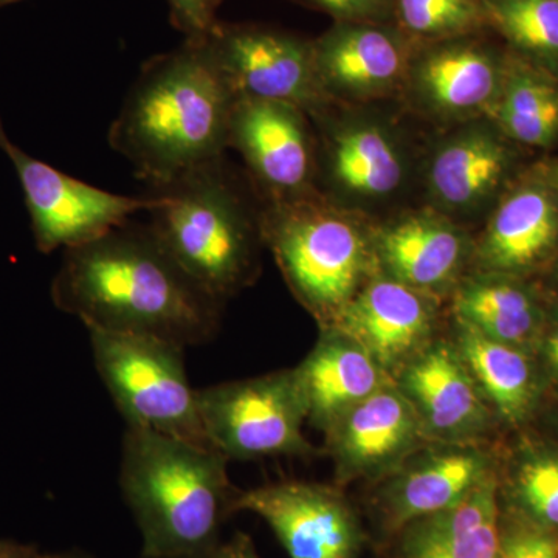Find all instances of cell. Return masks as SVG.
<instances>
[{"instance_id": "1", "label": "cell", "mask_w": 558, "mask_h": 558, "mask_svg": "<svg viewBox=\"0 0 558 558\" xmlns=\"http://www.w3.org/2000/svg\"><path fill=\"white\" fill-rule=\"evenodd\" d=\"M51 300L87 330L154 337L185 349L218 333L222 311V303L183 271L149 226L131 220L65 250Z\"/></svg>"}, {"instance_id": "2", "label": "cell", "mask_w": 558, "mask_h": 558, "mask_svg": "<svg viewBox=\"0 0 558 558\" xmlns=\"http://www.w3.org/2000/svg\"><path fill=\"white\" fill-rule=\"evenodd\" d=\"M234 101L204 47L185 40L143 64L110 126L109 145L157 189L222 159Z\"/></svg>"}, {"instance_id": "3", "label": "cell", "mask_w": 558, "mask_h": 558, "mask_svg": "<svg viewBox=\"0 0 558 558\" xmlns=\"http://www.w3.org/2000/svg\"><path fill=\"white\" fill-rule=\"evenodd\" d=\"M229 459L153 429L126 427L120 487L143 537L145 558H207L234 512Z\"/></svg>"}, {"instance_id": "4", "label": "cell", "mask_w": 558, "mask_h": 558, "mask_svg": "<svg viewBox=\"0 0 558 558\" xmlns=\"http://www.w3.org/2000/svg\"><path fill=\"white\" fill-rule=\"evenodd\" d=\"M154 194L160 202L149 211V229L199 288L223 303L252 282L263 230L253 223L223 157Z\"/></svg>"}, {"instance_id": "5", "label": "cell", "mask_w": 558, "mask_h": 558, "mask_svg": "<svg viewBox=\"0 0 558 558\" xmlns=\"http://www.w3.org/2000/svg\"><path fill=\"white\" fill-rule=\"evenodd\" d=\"M260 230L293 295L319 328L332 325L360 289L379 274L374 238L310 194L271 202Z\"/></svg>"}, {"instance_id": "6", "label": "cell", "mask_w": 558, "mask_h": 558, "mask_svg": "<svg viewBox=\"0 0 558 558\" xmlns=\"http://www.w3.org/2000/svg\"><path fill=\"white\" fill-rule=\"evenodd\" d=\"M95 366L126 427L209 446L185 348L154 337L89 329Z\"/></svg>"}, {"instance_id": "7", "label": "cell", "mask_w": 558, "mask_h": 558, "mask_svg": "<svg viewBox=\"0 0 558 558\" xmlns=\"http://www.w3.org/2000/svg\"><path fill=\"white\" fill-rule=\"evenodd\" d=\"M197 402L209 446L229 461L319 453L304 436L306 403L295 368L197 389Z\"/></svg>"}, {"instance_id": "8", "label": "cell", "mask_w": 558, "mask_h": 558, "mask_svg": "<svg viewBox=\"0 0 558 558\" xmlns=\"http://www.w3.org/2000/svg\"><path fill=\"white\" fill-rule=\"evenodd\" d=\"M0 149L24 190L36 247L44 253L86 244L123 226L138 211H150L159 196H121L70 178L14 145L0 120Z\"/></svg>"}, {"instance_id": "9", "label": "cell", "mask_w": 558, "mask_h": 558, "mask_svg": "<svg viewBox=\"0 0 558 558\" xmlns=\"http://www.w3.org/2000/svg\"><path fill=\"white\" fill-rule=\"evenodd\" d=\"M495 444L428 442L371 486L369 519L385 543L413 523L457 506L497 475Z\"/></svg>"}, {"instance_id": "10", "label": "cell", "mask_w": 558, "mask_h": 558, "mask_svg": "<svg viewBox=\"0 0 558 558\" xmlns=\"http://www.w3.org/2000/svg\"><path fill=\"white\" fill-rule=\"evenodd\" d=\"M269 524L289 558H362L366 535L359 510L337 484L284 480L238 492L234 512Z\"/></svg>"}, {"instance_id": "11", "label": "cell", "mask_w": 558, "mask_h": 558, "mask_svg": "<svg viewBox=\"0 0 558 558\" xmlns=\"http://www.w3.org/2000/svg\"><path fill=\"white\" fill-rule=\"evenodd\" d=\"M196 43L207 51L236 98L288 102L303 110L314 108L322 98L312 43L299 36L218 21Z\"/></svg>"}, {"instance_id": "12", "label": "cell", "mask_w": 558, "mask_h": 558, "mask_svg": "<svg viewBox=\"0 0 558 558\" xmlns=\"http://www.w3.org/2000/svg\"><path fill=\"white\" fill-rule=\"evenodd\" d=\"M428 442L495 444L501 428L450 337H438L395 377Z\"/></svg>"}, {"instance_id": "13", "label": "cell", "mask_w": 558, "mask_h": 558, "mask_svg": "<svg viewBox=\"0 0 558 558\" xmlns=\"http://www.w3.org/2000/svg\"><path fill=\"white\" fill-rule=\"evenodd\" d=\"M428 444L413 407L395 381L343 414L325 433V449L333 465V484L387 478Z\"/></svg>"}, {"instance_id": "14", "label": "cell", "mask_w": 558, "mask_h": 558, "mask_svg": "<svg viewBox=\"0 0 558 558\" xmlns=\"http://www.w3.org/2000/svg\"><path fill=\"white\" fill-rule=\"evenodd\" d=\"M438 303L379 271L330 326L362 344L395 380L403 366L438 339Z\"/></svg>"}, {"instance_id": "15", "label": "cell", "mask_w": 558, "mask_h": 558, "mask_svg": "<svg viewBox=\"0 0 558 558\" xmlns=\"http://www.w3.org/2000/svg\"><path fill=\"white\" fill-rule=\"evenodd\" d=\"M229 148L240 150L271 202L296 199L310 191L314 154L303 109L288 102L236 98Z\"/></svg>"}, {"instance_id": "16", "label": "cell", "mask_w": 558, "mask_h": 558, "mask_svg": "<svg viewBox=\"0 0 558 558\" xmlns=\"http://www.w3.org/2000/svg\"><path fill=\"white\" fill-rule=\"evenodd\" d=\"M476 271L529 279L558 263V197L537 174L519 183L488 220L475 247Z\"/></svg>"}, {"instance_id": "17", "label": "cell", "mask_w": 558, "mask_h": 558, "mask_svg": "<svg viewBox=\"0 0 558 558\" xmlns=\"http://www.w3.org/2000/svg\"><path fill=\"white\" fill-rule=\"evenodd\" d=\"M379 271L435 299L451 295L473 258L468 236L436 215H413L374 238Z\"/></svg>"}, {"instance_id": "18", "label": "cell", "mask_w": 558, "mask_h": 558, "mask_svg": "<svg viewBox=\"0 0 558 558\" xmlns=\"http://www.w3.org/2000/svg\"><path fill=\"white\" fill-rule=\"evenodd\" d=\"M312 50L322 94L376 97L395 87L409 64L405 39L373 22H339Z\"/></svg>"}, {"instance_id": "19", "label": "cell", "mask_w": 558, "mask_h": 558, "mask_svg": "<svg viewBox=\"0 0 558 558\" xmlns=\"http://www.w3.org/2000/svg\"><path fill=\"white\" fill-rule=\"evenodd\" d=\"M307 422L326 433L343 414L395 381L362 344L325 326L307 357L295 366Z\"/></svg>"}, {"instance_id": "20", "label": "cell", "mask_w": 558, "mask_h": 558, "mask_svg": "<svg viewBox=\"0 0 558 558\" xmlns=\"http://www.w3.org/2000/svg\"><path fill=\"white\" fill-rule=\"evenodd\" d=\"M449 337L501 427L521 432L535 422L549 395L534 354L458 322Z\"/></svg>"}, {"instance_id": "21", "label": "cell", "mask_w": 558, "mask_h": 558, "mask_svg": "<svg viewBox=\"0 0 558 558\" xmlns=\"http://www.w3.org/2000/svg\"><path fill=\"white\" fill-rule=\"evenodd\" d=\"M450 299L453 322L535 355L549 299L529 279L475 270L461 279Z\"/></svg>"}, {"instance_id": "22", "label": "cell", "mask_w": 558, "mask_h": 558, "mask_svg": "<svg viewBox=\"0 0 558 558\" xmlns=\"http://www.w3.org/2000/svg\"><path fill=\"white\" fill-rule=\"evenodd\" d=\"M498 473L453 508L413 521L389 539V558H501Z\"/></svg>"}, {"instance_id": "23", "label": "cell", "mask_w": 558, "mask_h": 558, "mask_svg": "<svg viewBox=\"0 0 558 558\" xmlns=\"http://www.w3.org/2000/svg\"><path fill=\"white\" fill-rule=\"evenodd\" d=\"M506 62L478 43L462 38L435 43L417 62L421 94L451 116L490 110L505 78Z\"/></svg>"}, {"instance_id": "24", "label": "cell", "mask_w": 558, "mask_h": 558, "mask_svg": "<svg viewBox=\"0 0 558 558\" xmlns=\"http://www.w3.org/2000/svg\"><path fill=\"white\" fill-rule=\"evenodd\" d=\"M498 492L502 513L558 535L556 440L523 432L509 449L499 450Z\"/></svg>"}, {"instance_id": "25", "label": "cell", "mask_w": 558, "mask_h": 558, "mask_svg": "<svg viewBox=\"0 0 558 558\" xmlns=\"http://www.w3.org/2000/svg\"><path fill=\"white\" fill-rule=\"evenodd\" d=\"M510 165L505 143L490 131L472 130L450 138L433 157L428 185L433 197L453 211L484 204L499 189Z\"/></svg>"}, {"instance_id": "26", "label": "cell", "mask_w": 558, "mask_h": 558, "mask_svg": "<svg viewBox=\"0 0 558 558\" xmlns=\"http://www.w3.org/2000/svg\"><path fill=\"white\" fill-rule=\"evenodd\" d=\"M549 72L524 60L506 62L494 106L499 130L521 145H554L558 140V87Z\"/></svg>"}, {"instance_id": "27", "label": "cell", "mask_w": 558, "mask_h": 558, "mask_svg": "<svg viewBox=\"0 0 558 558\" xmlns=\"http://www.w3.org/2000/svg\"><path fill=\"white\" fill-rule=\"evenodd\" d=\"M330 174L341 190L377 199L395 193L403 163L389 135L374 124H359L337 134L330 145Z\"/></svg>"}, {"instance_id": "28", "label": "cell", "mask_w": 558, "mask_h": 558, "mask_svg": "<svg viewBox=\"0 0 558 558\" xmlns=\"http://www.w3.org/2000/svg\"><path fill=\"white\" fill-rule=\"evenodd\" d=\"M487 24L495 28L524 61L558 70V0H484Z\"/></svg>"}, {"instance_id": "29", "label": "cell", "mask_w": 558, "mask_h": 558, "mask_svg": "<svg viewBox=\"0 0 558 558\" xmlns=\"http://www.w3.org/2000/svg\"><path fill=\"white\" fill-rule=\"evenodd\" d=\"M400 27L414 38H464L487 24L484 0H392Z\"/></svg>"}, {"instance_id": "30", "label": "cell", "mask_w": 558, "mask_h": 558, "mask_svg": "<svg viewBox=\"0 0 558 558\" xmlns=\"http://www.w3.org/2000/svg\"><path fill=\"white\" fill-rule=\"evenodd\" d=\"M501 509V508H499ZM501 558H558V535L501 512Z\"/></svg>"}, {"instance_id": "31", "label": "cell", "mask_w": 558, "mask_h": 558, "mask_svg": "<svg viewBox=\"0 0 558 558\" xmlns=\"http://www.w3.org/2000/svg\"><path fill=\"white\" fill-rule=\"evenodd\" d=\"M222 0H168L171 24L185 35V40L204 39L215 27Z\"/></svg>"}, {"instance_id": "32", "label": "cell", "mask_w": 558, "mask_h": 558, "mask_svg": "<svg viewBox=\"0 0 558 558\" xmlns=\"http://www.w3.org/2000/svg\"><path fill=\"white\" fill-rule=\"evenodd\" d=\"M548 395L558 398V299H549L545 328L535 351Z\"/></svg>"}, {"instance_id": "33", "label": "cell", "mask_w": 558, "mask_h": 558, "mask_svg": "<svg viewBox=\"0 0 558 558\" xmlns=\"http://www.w3.org/2000/svg\"><path fill=\"white\" fill-rule=\"evenodd\" d=\"M339 22H373L392 9V0H303Z\"/></svg>"}, {"instance_id": "34", "label": "cell", "mask_w": 558, "mask_h": 558, "mask_svg": "<svg viewBox=\"0 0 558 558\" xmlns=\"http://www.w3.org/2000/svg\"><path fill=\"white\" fill-rule=\"evenodd\" d=\"M207 558H260L255 543L244 532H236L227 542H220Z\"/></svg>"}, {"instance_id": "35", "label": "cell", "mask_w": 558, "mask_h": 558, "mask_svg": "<svg viewBox=\"0 0 558 558\" xmlns=\"http://www.w3.org/2000/svg\"><path fill=\"white\" fill-rule=\"evenodd\" d=\"M537 418L542 422L543 435L548 436V438L556 440L558 444V398H554L550 403L546 400L545 405L539 410Z\"/></svg>"}, {"instance_id": "36", "label": "cell", "mask_w": 558, "mask_h": 558, "mask_svg": "<svg viewBox=\"0 0 558 558\" xmlns=\"http://www.w3.org/2000/svg\"><path fill=\"white\" fill-rule=\"evenodd\" d=\"M35 550L33 546L21 545L13 539H0V558H28Z\"/></svg>"}, {"instance_id": "37", "label": "cell", "mask_w": 558, "mask_h": 558, "mask_svg": "<svg viewBox=\"0 0 558 558\" xmlns=\"http://www.w3.org/2000/svg\"><path fill=\"white\" fill-rule=\"evenodd\" d=\"M538 172L549 183L550 189L554 190L558 197V159L549 161Z\"/></svg>"}, {"instance_id": "38", "label": "cell", "mask_w": 558, "mask_h": 558, "mask_svg": "<svg viewBox=\"0 0 558 558\" xmlns=\"http://www.w3.org/2000/svg\"><path fill=\"white\" fill-rule=\"evenodd\" d=\"M28 558H89V557H80V556H61V554H40L38 549L32 554ZM145 558V557H143Z\"/></svg>"}, {"instance_id": "39", "label": "cell", "mask_w": 558, "mask_h": 558, "mask_svg": "<svg viewBox=\"0 0 558 558\" xmlns=\"http://www.w3.org/2000/svg\"><path fill=\"white\" fill-rule=\"evenodd\" d=\"M22 2V0H0V9L2 7L11 5V3Z\"/></svg>"}, {"instance_id": "40", "label": "cell", "mask_w": 558, "mask_h": 558, "mask_svg": "<svg viewBox=\"0 0 558 558\" xmlns=\"http://www.w3.org/2000/svg\"><path fill=\"white\" fill-rule=\"evenodd\" d=\"M554 269H556V277L558 279V263L556 264V266H554Z\"/></svg>"}]
</instances>
